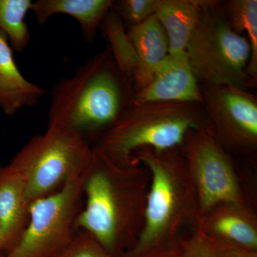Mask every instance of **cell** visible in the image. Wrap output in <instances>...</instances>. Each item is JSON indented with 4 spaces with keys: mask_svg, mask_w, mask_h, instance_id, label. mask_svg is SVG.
<instances>
[{
    "mask_svg": "<svg viewBox=\"0 0 257 257\" xmlns=\"http://www.w3.org/2000/svg\"><path fill=\"white\" fill-rule=\"evenodd\" d=\"M151 176L141 165H116L93 145L76 230L87 231L114 257L133 246L143 228Z\"/></svg>",
    "mask_w": 257,
    "mask_h": 257,
    "instance_id": "6da1fadb",
    "label": "cell"
},
{
    "mask_svg": "<svg viewBox=\"0 0 257 257\" xmlns=\"http://www.w3.org/2000/svg\"><path fill=\"white\" fill-rule=\"evenodd\" d=\"M134 96L107 48L55 84L47 126L78 134L93 145L133 104Z\"/></svg>",
    "mask_w": 257,
    "mask_h": 257,
    "instance_id": "7a4b0ae2",
    "label": "cell"
},
{
    "mask_svg": "<svg viewBox=\"0 0 257 257\" xmlns=\"http://www.w3.org/2000/svg\"><path fill=\"white\" fill-rule=\"evenodd\" d=\"M135 162L151 176L143 228L131 248L119 257H160L179 239L187 224L199 214L197 192L182 149L157 152L139 150Z\"/></svg>",
    "mask_w": 257,
    "mask_h": 257,
    "instance_id": "3957f363",
    "label": "cell"
},
{
    "mask_svg": "<svg viewBox=\"0 0 257 257\" xmlns=\"http://www.w3.org/2000/svg\"><path fill=\"white\" fill-rule=\"evenodd\" d=\"M207 126L202 105L133 102L93 144L116 165L132 166L144 148L157 152L180 148L191 130Z\"/></svg>",
    "mask_w": 257,
    "mask_h": 257,
    "instance_id": "277c9868",
    "label": "cell"
},
{
    "mask_svg": "<svg viewBox=\"0 0 257 257\" xmlns=\"http://www.w3.org/2000/svg\"><path fill=\"white\" fill-rule=\"evenodd\" d=\"M185 51L201 85L256 87L246 74L251 55L247 39L231 28L221 2L206 0Z\"/></svg>",
    "mask_w": 257,
    "mask_h": 257,
    "instance_id": "5b68a950",
    "label": "cell"
},
{
    "mask_svg": "<svg viewBox=\"0 0 257 257\" xmlns=\"http://www.w3.org/2000/svg\"><path fill=\"white\" fill-rule=\"evenodd\" d=\"M93 145L78 134L47 126L35 135L9 165L23 177L30 202L60 190L82 175L90 163Z\"/></svg>",
    "mask_w": 257,
    "mask_h": 257,
    "instance_id": "8992f818",
    "label": "cell"
},
{
    "mask_svg": "<svg viewBox=\"0 0 257 257\" xmlns=\"http://www.w3.org/2000/svg\"><path fill=\"white\" fill-rule=\"evenodd\" d=\"M85 172L57 192L31 203L28 224L5 257H58L63 252L77 232Z\"/></svg>",
    "mask_w": 257,
    "mask_h": 257,
    "instance_id": "52a82bcc",
    "label": "cell"
},
{
    "mask_svg": "<svg viewBox=\"0 0 257 257\" xmlns=\"http://www.w3.org/2000/svg\"><path fill=\"white\" fill-rule=\"evenodd\" d=\"M181 149L197 192L198 218L218 204L247 205L234 165L208 126L191 130Z\"/></svg>",
    "mask_w": 257,
    "mask_h": 257,
    "instance_id": "ba28073f",
    "label": "cell"
},
{
    "mask_svg": "<svg viewBox=\"0 0 257 257\" xmlns=\"http://www.w3.org/2000/svg\"><path fill=\"white\" fill-rule=\"evenodd\" d=\"M207 126L226 150L248 155L257 147V99L233 85H201Z\"/></svg>",
    "mask_w": 257,
    "mask_h": 257,
    "instance_id": "9c48e42d",
    "label": "cell"
},
{
    "mask_svg": "<svg viewBox=\"0 0 257 257\" xmlns=\"http://www.w3.org/2000/svg\"><path fill=\"white\" fill-rule=\"evenodd\" d=\"M201 84L193 72L186 51L169 53L150 82L134 96V102L202 104Z\"/></svg>",
    "mask_w": 257,
    "mask_h": 257,
    "instance_id": "30bf717a",
    "label": "cell"
},
{
    "mask_svg": "<svg viewBox=\"0 0 257 257\" xmlns=\"http://www.w3.org/2000/svg\"><path fill=\"white\" fill-rule=\"evenodd\" d=\"M194 228L209 239L257 251V220L247 205L218 204L199 216Z\"/></svg>",
    "mask_w": 257,
    "mask_h": 257,
    "instance_id": "8fae6325",
    "label": "cell"
},
{
    "mask_svg": "<svg viewBox=\"0 0 257 257\" xmlns=\"http://www.w3.org/2000/svg\"><path fill=\"white\" fill-rule=\"evenodd\" d=\"M30 204L22 176L9 164L0 165V231L7 253L28 224Z\"/></svg>",
    "mask_w": 257,
    "mask_h": 257,
    "instance_id": "7c38bea8",
    "label": "cell"
},
{
    "mask_svg": "<svg viewBox=\"0 0 257 257\" xmlns=\"http://www.w3.org/2000/svg\"><path fill=\"white\" fill-rule=\"evenodd\" d=\"M46 91L30 82L15 62L8 39L0 33V109L13 116L25 107L36 106Z\"/></svg>",
    "mask_w": 257,
    "mask_h": 257,
    "instance_id": "4fadbf2b",
    "label": "cell"
},
{
    "mask_svg": "<svg viewBox=\"0 0 257 257\" xmlns=\"http://www.w3.org/2000/svg\"><path fill=\"white\" fill-rule=\"evenodd\" d=\"M136 50L138 66L133 80L135 94L146 87L161 62L170 53L167 34L154 15L145 23L127 30Z\"/></svg>",
    "mask_w": 257,
    "mask_h": 257,
    "instance_id": "5bb4252c",
    "label": "cell"
},
{
    "mask_svg": "<svg viewBox=\"0 0 257 257\" xmlns=\"http://www.w3.org/2000/svg\"><path fill=\"white\" fill-rule=\"evenodd\" d=\"M113 3V0H36L31 11L40 25L54 15L72 17L78 22L86 42L92 43Z\"/></svg>",
    "mask_w": 257,
    "mask_h": 257,
    "instance_id": "9a60e30c",
    "label": "cell"
},
{
    "mask_svg": "<svg viewBox=\"0 0 257 257\" xmlns=\"http://www.w3.org/2000/svg\"><path fill=\"white\" fill-rule=\"evenodd\" d=\"M206 0H156L155 16L167 34L170 53L186 50Z\"/></svg>",
    "mask_w": 257,
    "mask_h": 257,
    "instance_id": "2e32d148",
    "label": "cell"
},
{
    "mask_svg": "<svg viewBox=\"0 0 257 257\" xmlns=\"http://www.w3.org/2000/svg\"><path fill=\"white\" fill-rule=\"evenodd\" d=\"M99 29L109 43L108 49L116 67L133 85L138 56L122 20L113 8L106 15Z\"/></svg>",
    "mask_w": 257,
    "mask_h": 257,
    "instance_id": "e0dca14e",
    "label": "cell"
},
{
    "mask_svg": "<svg viewBox=\"0 0 257 257\" xmlns=\"http://www.w3.org/2000/svg\"><path fill=\"white\" fill-rule=\"evenodd\" d=\"M221 10L231 28L247 39L251 49L246 74L254 85L257 82V1L221 2Z\"/></svg>",
    "mask_w": 257,
    "mask_h": 257,
    "instance_id": "ac0fdd59",
    "label": "cell"
},
{
    "mask_svg": "<svg viewBox=\"0 0 257 257\" xmlns=\"http://www.w3.org/2000/svg\"><path fill=\"white\" fill-rule=\"evenodd\" d=\"M32 0H0V33L8 39L13 50L23 52L31 40L26 17Z\"/></svg>",
    "mask_w": 257,
    "mask_h": 257,
    "instance_id": "d6986e66",
    "label": "cell"
},
{
    "mask_svg": "<svg viewBox=\"0 0 257 257\" xmlns=\"http://www.w3.org/2000/svg\"><path fill=\"white\" fill-rule=\"evenodd\" d=\"M160 257H223L214 243L199 231L181 236L175 244Z\"/></svg>",
    "mask_w": 257,
    "mask_h": 257,
    "instance_id": "ffe728a7",
    "label": "cell"
},
{
    "mask_svg": "<svg viewBox=\"0 0 257 257\" xmlns=\"http://www.w3.org/2000/svg\"><path fill=\"white\" fill-rule=\"evenodd\" d=\"M156 0L114 1L112 8L122 20L126 30L145 23L155 15Z\"/></svg>",
    "mask_w": 257,
    "mask_h": 257,
    "instance_id": "44dd1931",
    "label": "cell"
},
{
    "mask_svg": "<svg viewBox=\"0 0 257 257\" xmlns=\"http://www.w3.org/2000/svg\"><path fill=\"white\" fill-rule=\"evenodd\" d=\"M58 257H114L89 232L77 230L73 239Z\"/></svg>",
    "mask_w": 257,
    "mask_h": 257,
    "instance_id": "7402d4cb",
    "label": "cell"
},
{
    "mask_svg": "<svg viewBox=\"0 0 257 257\" xmlns=\"http://www.w3.org/2000/svg\"><path fill=\"white\" fill-rule=\"evenodd\" d=\"M208 239L214 243L223 257H257V251H253L224 241L211 239L209 238Z\"/></svg>",
    "mask_w": 257,
    "mask_h": 257,
    "instance_id": "603a6c76",
    "label": "cell"
},
{
    "mask_svg": "<svg viewBox=\"0 0 257 257\" xmlns=\"http://www.w3.org/2000/svg\"><path fill=\"white\" fill-rule=\"evenodd\" d=\"M7 254V249L5 247L3 236H2L1 231H0V257H5Z\"/></svg>",
    "mask_w": 257,
    "mask_h": 257,
    "instance_id": "cb8c5ba5",
    "label": "cell"
}]
</instances>
